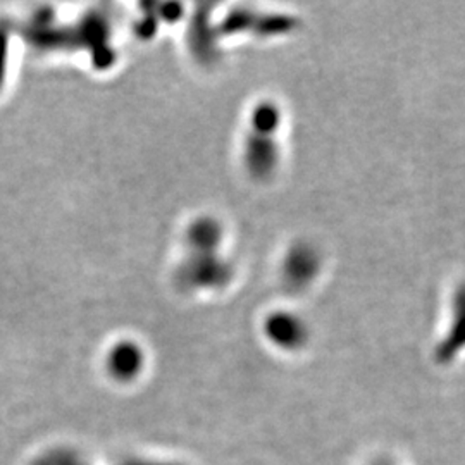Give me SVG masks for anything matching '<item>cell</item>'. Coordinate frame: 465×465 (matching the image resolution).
<instances>
[{"mask_svg":"<svg viewBox=\"0 0 465 465\" xmlns=\"http://www.w3.org/2000/svg\"><path fill=\"white\" fill-rule=\"evenodd\" d=\"M123 465H180L174 462H168V460H155V459H131L123 462Z\"/></svg>","mask_w":465,"mask_h":465,"instance_id":"obj_1","label":"cell"}]
</instances>
